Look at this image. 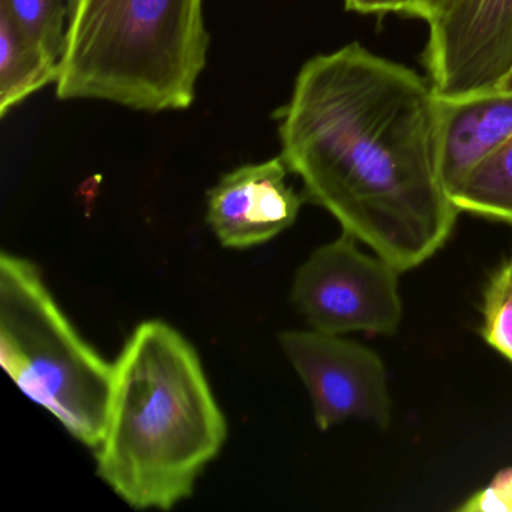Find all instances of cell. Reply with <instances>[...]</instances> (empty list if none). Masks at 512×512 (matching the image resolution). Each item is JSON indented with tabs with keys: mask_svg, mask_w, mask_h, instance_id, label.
<instances>
[{
	"mask_svg": "<svg viewBox=\"0 0 512 512\" xmlns=\"http://www.w3.org/2000/svg\"><path fill=\"white\" fill-rule=\"evenodd\" d=\"M275 119L305 199L401 274L451 238L460 211L437 172L430 80L352 43L308 59Z\"/></svg>",
	"mask_w": 512,
	"mask_h": 512,
	"instance_id": "obj_1",
	"label": "cell"
},
{
	"mask_svg": "<svg viewBox=\"0 0 512 512\" xmlns=\"http://www.w3.org/2000/svg\"><path fill=\"white\" fill-rule=\"evenodd\" d=\"M226 437L194 347L161 320L140 323L115 362L98 476L131 508L170 511Z\"/></svg>",
	"mask_w": 512,
	"mask_h": 512,
	"instance_id": "obj_2",
	"label": "cell"
},
{
	"mask_svg": "<svg viewBox=\"0 0 512 512\" xmlns=\"http://www.w3.org/2000/svg\"><path fill=\"white\" fill-rule=\"evenodd\" d=\"M208 49L203 0H71L56 95L185 110Z\"/></svg>",
	"mask_w": 512,
	"mask_h": 512,
	"instance_id": "obj_3",
	"label": "cell"
},
{
	"mask_svg": "<svg viewBox=\"0 0 512 512\" xmlns=\"http://www.w3.org/2000/svg\"><path fill=\"white\" fill-rule=\"evenodd\" d=\"M0 362L74 439L100 446L115 364L83 340L37 266L7 251L0 256Z\"/></svg>",
	"mask_w": 512,
	"mask_h": 512,
	"instance_id": "obj_4",
	"label": "cell"
},
{
	"mask_svg": "<svg viewBox=\"0 0 512 512\" xmlns=\"http://www.w3.org/2000/svg\"><path fill=\"white\" fill-rule=\"evenodd\" d=\"M401 272L343 232L296 272L292 301L314 331L394 335L403 320Z\"/></svg>",
	"mask_w": 512,
	"mask_h": 512,
	"instance_id": "obj_5",
	"label": "cell"
},
{
	"mask_svg": "<svg viewBox=\"0 0 512 512\" xmlns=\"http://www.w3.org/2000/svg\"><path fill=\"white\" fill-rule=\"evenodd\" d=\"M280 344L310 394L320 430L347 421L389 427L388 374L374 350L314 329L283 332Z\"/></svg>",
	"mask_w": 512,
	"mask_h": 512,
	"instance_id": "obj_6",
	"label": "cell"
},
{
	"mask_svg": "<svg viewBox=\"0 0 512 512\" xmlns=\"http://www.w3.org/2000/svg\"><path fill=\"white\" fill-rule=\"evenodd\" d=\"M430 26L425 67L439 97L496 89L512 68V0H452Z\"/></svg>",
	"mask_w": 512,
	"mask_h": 512,
	"instance_id": "obj_7",
	"label": "cell"
},
{
	"mask_svg": "<svg viewBox=\"0 0 512 512\" xmlns=\"http://www.w3.org/2000/svg\"><path fill=\"white\" fill-rule=\"evenodd\" d=\"M289 172L272 158L238 167L208 191L206 220L223 247L247 250L293 226L305 196L287 184Z\"/></svg>",
	"mask_w": 512,
	"mask_h": 512,
	"instance_id": "obj_8",
	"label": "cell"
},
{
	"mask_svg": "<svg viewBox=\"0 0 512 512\" xmlns=\"http://www.w3.org/2000/svg\"><path fill=\"white\" fill-rule=\"evenodd\" d=\"M511 139L512 89L437 95V172L449 197Z\"/></svg>",
	"mask_w": 512,
	"mask_h": 512,
	"instance_id": "obj_9",
	"label": "cell"
},
{
	"mask_svg": "<svg viewBox=\"0 0 512 512\" xmlns=\"http://www.w3.org/2000/svg\"><path fill=\"white\" fill-rule=\"evenodd\" d=\"M58 77L59 61L29 40L0 8V116Z\"/></svg>",
	"mask_w": 512,
	"mask_h": 512,
	"instance_id": "obj_10",
	"label": "cell"
},
{
	"mask_svg": "<svg viewBox=\"0 0 512 512\" xmlns=\"http://www.w3.org/2000/svg\"><path fill=\"white\" fill-rule=\"evenodd\" d=\"M497 88L512 89V68ZM452 200L461 212L512 226V139L467 176Z\"/></svg>",
	"mask_w": 512,
	"mask_h": 512,
	"instance_id": "obj_11",
	"label": "cell"
},
{
	"mask_svg": "<svg viewBox=\"0 0 512 512\" xmlns=\"http://www.w3.org/2000/svg\"><path fill=\"white\" fill-rule=\"evenodd\" d=\"M20 31L59 61L65 44V0H0Z\"/></svg>",
	"mask_w": 512,
	"mask_h": 512,
	"instance_id": "obj_12",
	"label": "cell"
},
{
	"mask_svg": "<svg viewBox=\"0 0 512 512\" xmlns=\"http://www.w3.org/2000/svg\"><path fill=\"white\" fill-rule=\"evenodd\" d=\"M481 337L512 362V254L491 274L485 287Z\"/></svg>",
	"mask_w": 512,
	"mask_h": 512,
	"instance_id": "obj_13",
	"label": "cell"
},
{
	"mask_svg": "<svg viewBox=\"0 0 512 512\" xmlns=\"http://www.w3.org/2000/svg\"><path fill=\"white\" fill-rule=\"evenodd\" d=\"M461 512H512V467L500 470L490 485L472 494Z\"/></svg>",
	"mask_w": 512,
	"mask_h": 512,
	"instance_id": "obj_14",
	"label": "cell"
},
{
	"mask_svg": "<svg viewBox=\"0 0 512 512\" xmlns=\"http://www.w3.org/2000/svg\"><path fill=\"white\" fill-rule=\"evenodd\" d=\"M416 0H344V7L352 13L362 16H386V14H403L412 16Z\"/></svg>",
	"mask_w": 512,
	"mask_h": 512,
	"instance_id": "obj_15",
	"label": "cell"
},
{
	"mask_svg": "<svg viewBox=\"0 0 512 512\" xmlns=\"http://www.w3.org/2000/svg\"><path fill=\"white\" fill-rule=\"evenodd\" d=\"M451 4L452 0H416L415 8H413L410 17H416V19L431 23Z\"/></svg>",
	"mask_w": 512,
	"mask_h": 512,
	"instance_id": "obj_16",
	"label": "cell"
}]
</instances>
